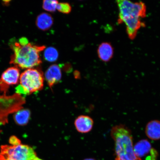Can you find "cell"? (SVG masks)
<instances>
[{"instance_id":"obj_1","label":"cell","mask_w":160,"mask_h":160,"mask_svg":"<svg viewBox=\"0 0 160 160\" xmlns=\"http://www.w3.org/2000/svg\"><path fill=\"white\" fill-rule=\"evenodd\" d=\"M13 54L10 62L22 69H30L42 62L40 52L46 48L45 46H38L28 42L22 38L12 45Z\"/></svg>"},{"instance_id":"obj_2","label":"cell","mask_w":160,"mask_h":160,"mask_svg":"<svg viewBox=\"0 0 160 160\" xmlns=\"http://www.w3.org/2000/svg\"><path fill=\"white\" fill-rule=\"evenodd\" d=\"M111 135L115 142V160H142L135 155L131 131L125 125L112 128Z\"/></svg>"},{"instance_id":"obj_3","label":"cell","mask_w":160,"mask_h":160,"mask_svg":"<svg viewBox=\"0 0 160 160\" xmlns=\"http://www.w3.org/2000/svg\"><path fill=\"white\" fill-rule=\"evenodd\" d=\"M43 72L39 69H28L20 75V85L16 88V93L28 95L40 91L43 87Z\"/></svg>"},{"instance_id":"obj_4","label":"cell","mask_w":160,"mask_h":160,"mask_svg":"<svg viewBox=\"0 0 160 160\" xmlns=\"http://www.w3.org/2000/svg\"><path fill=\"white\" fill-rule=\"evenodd\" d=\"M117 2L119 23L142 19L145 17L146 7L142 2H133L126 0H119Z\"/></svg>"},{"instance_id":"obj_5","label":"cell","mask_w":160,"mask_h":160,"mask_svg":"<svg viewBox=\"0 0 160 160\" xmlns=\"http://www.w3.org/2000/svg\"><path fill=\"white\" fill-rule=\"evenodd\" d=\"M0 160H43L38 157L29 146L22 144L2 146Z\"/></svg>"},{"instance_id":"obj_6","label":"cell","mask_w":160,"mask_h":160,"mask_svg":"<svg viewBox=\"0 0 160 160\" xmlns=\"http://www.w3.org/2000/svg\"><path fill=\"white\" fill-rule=\"evenodd\" d=\"M25 102L24 98L17 93L10 96L4 93L0 95V124L7 123L9 115L22 109Z\"/></svg>"},{"instance_id":"obj_7","label":"cell","mask_w":160,"mask_h":160,"mask_svg":"<svg viewBox=\"0 0 160 160\" xmlns=\"http://www.w3.org/2000/svg\"><path fill=\"white\" fill-rule=\"evenodd\" d=\"M20 77L19 68L13 67L3 72L0 78V91L7 94L10 86L17 84Z\"/></svg>"},{"instance_id":"obj_8","label":"cell","mask_w":160,"mask_h":160,"mask_svg":"<svg viewBox=\"0 0 160 160\" xmlns=\"http://www.w3.org/2000/svg\"><path fill=\"white\" fill-rule=\"evenodd\" d=\"M45 78L48 85L51 88L59 83L62 78V72L60 66L53 64L48 68L45 73Z\"/></svg>"},{"instance_id":"obj_9","label":"cell","mask_w":160,"mask_h":160,"mask_svg":"<svg viewBox=\"0 0 160 160\" xmlns=\"http://www.w3.org/2000/svg\"><path fill=\"white\" fill-rule=\"evenodd\" d=\"M93 125L92 119L89 116H80L75 120V126L78 132L87 133L91 131Z\"/></svg>"},{"instance_id":"obj_10","label":"cell","mask_w":160,"mask_h":160,"mask_svg":"<svg viewBox=\"0 0 160 160\" xmlns=\"http://www.w3.org/2000/svg\"><path fill=\"white\" fill-rule=\"evenodd\" d=\"M145 133L149 139L152 140L160 139V121L153 120L146 126Z\"/></svg>"},{"instance_id":"obj_11","label":"cell","mask_w":160,"mask_h":160,"mask_svg":"<svg viewBox=\"0 0 160 160\" xmlns=\"http://www.w3.org/2000/svg\"><path fill=\"white\" fill-rule=\"evenodd\" d=\"M53 19L49 14L43 12L40 14L36 19V24L37 27L42 31H47L53 25Z\"/></svg>"},{"instance_id":"obj_12","label":"cell","mask_w":160,"mask_h":160,"mask_svg":"<svg viewBox=\"0 0 160 160\" xmlns=\"http://www.w3.org/2000/svg\"><path fill=\"white\" fill-rule=\"evenodd\" d=\"M98 54L99 59L104 62H109L112 58L113 49L109 43L103 42L99 46Z\"/></svg>"},{"instance_id":"obj_13","label":"cell","mask_w":160,"mask_h":160,"mask_svg":"<svg viewBox=\"0 0 160 160\" xmlns=\"http://www.w3.org/2000/svg\"><path fill=\"white\" fill-rule=\"evenodd\" d=\"M133 148L136 155L140 158L150 153L152 148L151 144L147 140L143 139L138 142Z\"/></svg>"},{"instance_id":"obj_14","label":"cell","mask_w":160,"mask_h":160,"mask_svg":"<svg viewBox=\"0 0 160 160\" xmlns=\"http://www.w3.org/2000/svg\"><path fill=\"white\" fill-rule=\"evenodd\" d=\"M14 119L18 125H24L28 122L31 113L29 110L20 109L15 112Z\"/></svg>"},{"instance_id":"obj_15","label":"cell","mask_w":160,"mask_h":160,"mask_svg":"<svg viewBox=\"0 0 160 160\" xmlns=\"http://www.w3.org/2000/svg\"><path fill=\"white\" fill-rule=\"evenodd\" d=\"M58 57V52L55 48L49 47L45 49L44 57L47 61L51 62H54L57 61Z\"/></svg>"},{"instance_id":"obj_16","label":"cell","mask_w":160,"mask_h":160,"mask_svg":"<svg viewBox=\"0 0 160 160\" xmlns=\"http://www.w3.org/2000/svg\"><path fill=\"white\" fill-rule=\"evenodd\" d=\"M58 2L54 0H44L43 1L42 7L45 11L49 12H54L57 9Z\"/></svg>"},{"instance_id":"obj_17","label":"cell","mask_w":160,"mask_h":160,"mask_svg":"<svg viewBox=\"0 0 160 160\" xmlns=\"http://www.w3.org/2000/svg\"><path fill=\"white\" fill-rule=\"evenodd\" d=\"M71 7L69 3L62 2L58 3L57 9L61 12L68 14L71 11Z\"/></svg>"},{"instance_id":"obj_18","label":"cell","mask_w":160,"mask_h":160,"mask_svg":"<svg viewBox=\"0 0 160 160\" xmlns=\"http://www.w3.org/2000/svg\"><path fill=\"white\" fill-rule=\"evenodd\" d=\"M150 156L148 157L146 160H156L157 156V152L155 149L152 148L150 152Z\"/></svg>"},{"instance_id":"obj_19","label":"cell","mask_w":160,"mask_h":160,"mask_svg":"<svg viewBox=\"0 0 160 160\" xmlns=\"http://www.w3.org/2000/svg\"><path fill=\"white\" fill-rule=\"evenodd\" d=\"M9 142L11 145H17L21 143V142L20 140L15 137H12L10 138Z\"/></svg>"},{"instance_id":"obj_20","label":"cell","mask_w":160,"mask_h":160,"mask_svg":"<svg viewBox=\"0 0 160 160\" xmlns=\"http://www.w3.org/2000/svg\"><path fill=\"white\" fill-rule=\"evenodd\" d=\"M85 160H95L92 159H86Z\"/></svg>"}]
</instances>
